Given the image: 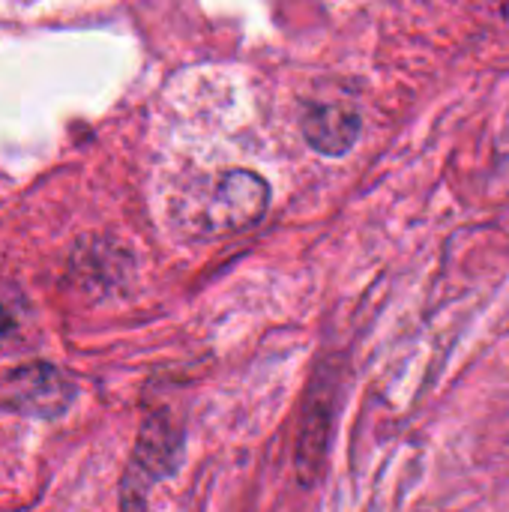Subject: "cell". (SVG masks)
Wrapping results in <instances>:
<instances>
[{"label": "cell", "instance_id": "cell-1", "mask_svg": "<svg viewBox=\"0 0 509 512\" xmlns=\"http://www.w3.org/2000/svg\"><path fill=\"white\" fill-rule=\"evenodd\" d=\"M270 204V186L255 171H225L180 204V222L198 237H225L252 228Z\"/></svg>", "mask_w": 509, "mask_h": 512}, {"label": "cell", "instance_id": "cell-2", "mask_svg": "<svg viewBox=\"0 0 509 512\" xmlns=\"http://www.w3.org/2000/svg\"><path fill=\"white\" fill-rule=\"evenodd\" d=\"M336 408H339V375L336 369H321L306 399V414L297 444V477L303 486L318 480L324 468L333 426H336Z\"/></svg>", "mask_w": 509, "mask_h": 512}, {"label": "cell", "instance_id": "cell-3", "mask_svg": "<svg viewBox=\"0 0 509 512\" xmlns=\"http://www.w3.org/2000/svg\"><path fill=\"white\" fill-rule=\"evenodd\" d=\"M306 144L321 156H345L363 129V117L357 108L342 102H318L303 111L300 120Z\"/></svg>", "mask_w": 509, "mask_h": 512}, {"label": "cell", "instance_id": "cell-4", "mask_svg": "<svg viewBox=\"0 0 509 512\" xmlns=\"http://www.w3.org/2000/svg\"><path fill=\"white\" fill-rule=\"evenodd\" d=\"M177 450H180L177 435H171V429L165 423L153 420L144 429V438H141V447H138V468L147 471L150 480H162V477H168L174 471Z\"/></svg>", "mask_w": 509, "mask_h": 512}]
</instances>
